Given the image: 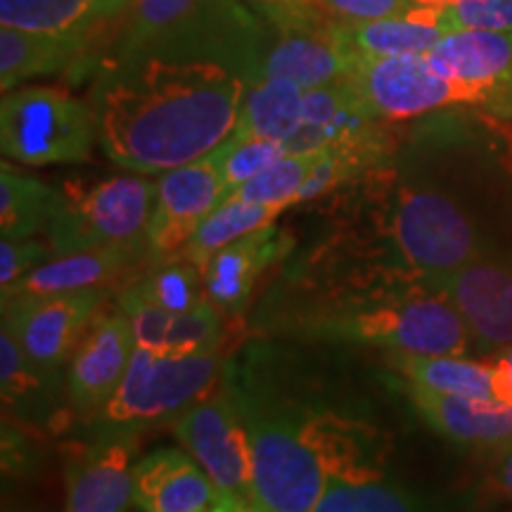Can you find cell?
Wrapping results in <instances>:
<instances>
[{
	"instance_id": "cell-1",
	"label": "cell",
	"mask_w": 512,
	"mask_h": 512,
	"mask_svg": "<svg viewBox=\"0 0 512 512\" xmlns=\"http://www.w3.org/2000/svg\"><path fill=\"white\" fill-rule=\"evenodd\" d=\"M266 41L238 0H204L162 34L119 43L91 91L102 152L140 176L211 155L238 128Z\"/></svg>"
},
{
	"instance_id": "cell-2",
	"label": "cell",
	"mask_w": 512,
	"mask_h": 512,
	"mask_svg": "<svg viewBox=\"0 0 512 512\" xmlns=\"http://www.w3.org/2000/svg\"><path fill=\"white\" fill-rule=\"evenodd\" d=\"M396 268L432 285L512 242V166L475 110L418 119L377 169Z\"/></svg>"
},
{
	"instance_id": "cell-3",
	"label": "cell",
	"mask_w": 512,
	"mask_h": 512,
	"mask_svg": "<svg viewBox=\"0 0 512 512\" xmlns=\"http://www.w3.org/2000/svg\"><path fill=\"white\" fill-rule=\"evenodd\" d=\"M268 325L280 335L384 354L472 356L470 330L453 304L399 268H389L373 285L304 290Z\"/></svg>"
},
{
	"instance_id": "cell-4",
	"label": "cell",
	"mask_w": 512,
	"mask_h": 512,
	"mask_svg": "<svg viewBox=\"0 0 512 512\" xmlns=\"http://www.w3.org/2000/svg\"><path fill=\"white\" fill-rule=\"evenodd\" d=\"M249 432L256 503L275 512H313L332 475L316 420L256 387L228 380Z\"/></svg>"
},
{
	"instance_id": "cell-5",
	"label": "cell",
	"mask_w": 512,
	"mask_h": 512,
	"mask_svg": "<svg viewBox=\"0 0 512 512\" xmlns=\"http://www.w3.org/2000/svg\"><path fill=\"white\" fill-rule=\"evenodd\" d=\"M221 373L219 351L174 358L136 347L117 394L88 427L95 439H138L145 430L176 422L216 392Z\"/></svg>"
},
{
	"instance_id": "cell-6",
	"label": "cell",
	"mask_w": 512,
	"mask_h": 512,
	"mask_svg": "<svg viewBox=\"0 0 512 512\" xmlns=\"http://www.w3.org/2000/svg\"><path fill=\"white\" fill-rule=\"evenodd\" d=\"M349 81L366 110L389 124L448 110H475L486 117L512 119V88L446 79L427 64L425 55L361 60Z\"/></svg>"
},
{
	"instance_id": "cell-7",
	"label": "cell",
	"mask_w": 512,
	"mask_h": 512,
	"mask_svg": "<svg viewBox=\"0 0 512 512\" xmlns=\"http://www.w3.org/2000/svg\"><path fill=\"white\" fill-rule=\"evenodd\" d=\"M155 202L157 183L140 174L91 185L67 183L46 228L50 249L53 254H72L147 242Z\"/></svg>"
},
{
	"instance_id": "cell-8",
	"label": "cell",
	"mask_w": 512,
	"mask_h": 512,
	"mask_svg": "<svg viewBox=\"0 0 512 512\" xmlns=\"http://www.w3.org/2000/svg\"><path fill=\"white\" fill-rule=\"evenodd\" d=\"M98 128L93 107L55 86H19L0 102V147L27 166L81 164L91 157Z\"/></svg>"
},
{
	"instance_id": "cell-9",
	"label": "cell",
	"mask_w": 512,
	"mask_h": 512,
	"mask_svg": "<svg viewBox=\"0 0 512 512\" xmlns=\"http://www.w3.org/2000/svg\"><path fill=\"white\" fill-rule=\"evenodd\" d=\"M261 5L271 29L254 79L280 76L309 91L354 72L358 57L339 38V22L320 12L311 0Z\"/></svg>"
},
{
	"instance_id": "cell-10",
	"label": "cell",
	"mask_w": 512,
	"mask_h": 512,
	"mask_svg": "<svg viewBox=\"0 0 512 512\" xmlns=\"http://www.w3.org/2000/svg\"><path fill=\"white\" fill-rule=\"evenodd\" d=\"M174 432L219 496L256 505L252 444L228 384L188 408L174 422Z\"/></svg>"
},
{
	"instance_id": "cell-11",
	"label": "cell",
	"mask_w": 512,
	"mask_h": 512,
	"mask_svg": "<svg viewBox=\"0 0 512 512\" xmlns=\"http://www.w3.org/2000/svg\"><path fill=\"white\" fill-rule=\"evenodd\" d=\"M465 320L475 356H498L512 347V242L434 280Z\"/></svg>"
},
{
	"instance_id": "cell-12",
	"label": "cell",
	"mask_w": 512,
	"mask_h": 512,
	"mask_svg": "<svg viewBox=\"0 0 512 512\" xmlns=\"http://www.w3.org/2000/svg\"><path fill=\"white\" fill-rule=\"evenodd\" d=\"M102 299L105 290L12 297L3 304V328L38 366L62 370L100 311Z\"/></svg>"
},
{
	"instance_id": "cell-13",
	"label": "cell",
	"mask_w": 512,
	"mask_h": 512,
	"mask_svg": "<svg viewBox=\"0 0 512 512\" xmlns=\"http://www.w3.org/2000/svg\"><path fill=\"white\" fill-rule=\"evenodd\" d=\"M226 200V183L211 155L162 174L157 181L155 214L147 228L150 264L181 259L197 228Z\"/></svg>"
},
{
	"instance_id": "cell-14",
	"label": "cell",
	"mask_w": 512,
	"mask_h": 512,
	"mask_svg": "<svg viewBox=\"0 0 512 512\" xmlns=\"http://www.w3.org/2000/svg\"><path fill=\"white\" fill-rule=\"evenodd\" d=\"M136 351L131 318L117 306L98 311L67 363V408L86 425L117 394Z\"/></svg>"
},
{
	"instance_id": "cell-15",
	"label": "cell",
	"mask_w": 512,
	"mask_h": 512,
	"mask_svg": "<svg viewBox=\"0 0 512 512\" xmlns=\"http://www.w3.org/2000/svg\"><path fill=\"white\" fill-rule=\"evenodd\" d=\"M136 439H93L64 451V512H126L133 503Z\"/></svg>"
},
{
	"instance_id": "cell-16",
	"label": "cell",
	"mask_w": 512,
	"mask_h": 512,
	"mask_svg": "<svg viewBox=\"0 0 512 512\" xmlns=\"http://www.w3.org/2000/svg\"><path fill=\"white\" fill-rule=\"evenodd\" d=\"M472 498L439 494L358 467L332 472L313 512H470Z\"/></svg>"
},
{
	"instance_id": "cell-17",
	"label": "cell",
	"mask_w": 512,
	"mask_h": 512,
	"mask_svg": "<svg viewBox=\"0 0 512 512\" xmlns=\"http://www.w3.org/2000/svg\"><path fill=\"white\" fill-rule=\"evenodd\" d=\"M152 268L147 242L88 249V252L55 254L43 266L24 275L10 292L0 294V302L27 294H60L81 290H107L124 275Z\"/></svg>"
},
{
	"instance_id": "cell-18",
	"label": "cell",
	"mask_w": 512,
	"mask_h": 512,
	"mask_svg": "<svg viewBox=\"0 0 512 512\" xmlns=\"http://www.w3.org/2000/svg\"><path fill=\"white\" fill-rule=\"evenodd\" d=\"M413 411L439 437L460 446L496 448L512 441V406L503 401H479L439 394L420 384L399 380Z\"/></svg>"
},
{
	"instance_id": "cell-19",
	"label": "cell",
	"mask_w": 512,
	"mask_h": 512,
	"mask_svg": "<svg viewBox=\"0 0 512 512\" xmlns=\"http://www.w3.org/2000/svg\"><path fill=\"white\" fill-rule=\"evenodd\" d=\"M219 491L181 448H155L133 467V503L143 512H211Z\"/></svg>"
},
{
	"instance_id": "cell-20",
	"label": "cell",
	"mask_w": 512,
	"mask_h": 512,
	"mask_svg": "<svg viewBox=\"0 0 512 512\" xmlns=\"http://www.w3.org/2000/svg\"><path fill=\"white\" fill-rule=\"evenodd\" d=\"M119 306L131 318L136 347L159 356L216 354L223 344V313L209 302L185 313H171L140 302L126 287L119 294Z\"/></svg>"
},
{
	"instance_id": "cell-21",
	"label": "cell",
	"mask_w": 512,
	"mask_h": 512,
	"mask_svg": "<svg viewBox=\"0 0 512 512\" xmlns=\"http://www.w3.org/2000/svg\"><path fill=\"white\" fill-rule=\"evenodd\" d=\"M287 247L290 240L271 223L219 249L202 266L209 304L223 316H238L252 297L256 278L275 264Z\"/></svg>"
},
{
	"instance_id": "cell-22",
	"label": "cell",
	"mask_w": 512,
	"mask_h": 512,
	"mask_svg": "<svg viewBox=\"0 0 512 512\" xmlns=\"http://www.w3.org/2000/svg\"><path fill=\"white\" fill-rule=\"evenodd\" d=\"M0 394L12 418L38 427H55L67 396V373L48 370L24 354L8 330H0Z\"/></svg>"
},
{
	"instance_id": "cell-23",
	"label": "cell",
	"mask_w": 512,
	"mask_h": 512,
	"mask_svg": "<svg viewBox=\"0 0 512 512\" xmlns=\"http://www.w3.org/2000/svg\"><path fill=\"white\" fill-rule=\"evenodd\" d=\"M337 31L361 62L427 55L451 29L441 10L411 8L401 15L375 19V22L339 24Z\"/></svg>"
},
{
	"instance_id": "cell-24",
	"label": "cell",
	"mask_w": 512,
	"mask_h": 512,
	"mask_svg": "<svg viewBox=\"0 0 512 512\" xmlns=\"http://www.w3.org/2000/svg\"><path fill=\"white\" fill-rule=\"evenodd\" d=\"M136 0H0V27L34 34H105L114 19L131 12Z\"/></svg>"
},
{
	"instance_id": "cell-25",
	"label": "cell",
	"mask_w": 512,
	"mask_h": 512,
	"mask_svg": "<svg viewBox=\"0 0 512 512\" xmlns=\"http://www.w3.org/2000/svg\"><path fill=\"white\" fill-rule=\"evenodd\" d=\"M425 60L446 79L512 88V31H448Z\"/></svg>"
},
{
	"instance_id": "cell-26",
	"label": "cell",
	"mask_w": 512,
	"mask_h": 512,
	"mask_svg": "<svg viewBox=\"0 0 512 512\" xmlns=\"http://www.w3.org/2000/svg\"><path fill=\"white\" fill-rule=\"evenodd\" d=\"M95 38L34 34L0 27V88H19L36 76L67 72L91 53Z\"/></svg>"
},
{
	"instance_id": "cell-27",
	"label": "cell",
	"mask_w": 512,
	"mask_h": 512,
	"mask_svg": "<svg viewBox=\"0 0 512 512\" xmlns=\"http://www.w3.org/2000/svg\"><path fill=\"white\" fill-rule=\"evenodd\" d=\"M387 366L399 380L420 384L439 394L496 401L494 366L470 356H422L387 351Z\"/></svg>"
},
{
	"instance_id": "cell-28",
	"label": "cell",
	"mask_w": 512,
	"mask_h": 512,
	"mask_svg": "<svg viewBox=\"0 0 512 512\" xmlns=\"http://www.w3.org/2000/svg\"><path fill=\"white\" fill-rule=\"evenodd\" d=\"M304 121V88L280 76L249 81L235 133L290 143Z\"/></svg>"
},
{
	"instance_id": "cell-29",
	"label": "cell",
	"mask_w": 512,
	"mask_h": 512,
	"mask_svg": "<svg viewBox=\"0 0 512 512\" xmlns=\"http://www.w3.org/2000/svg\"><path fill=\"white\" fill-rule=\"evenodd\" d=\"M60 190L22 174L10 162L0 164V233L3 238H34L53 219Z\"/></svg>"
},
{
	"instance_id": "cell-30",
	"label": "cell",
	"mask_w": 512,
	"mask_h": 512,
	"mask_svg": "<svg viewBox=\"0 0 512 512\" xmlns=\"http://www.w3.org/2000/svg\"><path fill=\"white\" fill-rule=\"evenodd\" d=\"M280 211L283 209L273 207V204H259L240 200V197H228L197 228V233L192 235L188 247L183 249L181 259H188L202 268L211 256L219 252V249L228 247L230 242L245 238V235L254 233V230L271 226Z\"/></svg>"
},
{
	"instance_id": "cell-31",
	"label": "cell",
	"mask_w": 512,
	"mask_h": 512,
	"mask_svg": "<svg viewBox=\"0 0 512 512\" xmlns=\"http://www.w3.org/2000/svg\"><path fill=\"white\" fill-rule=\"evenodd\" d=\"M126 290L136 294L140 302L171 313L192 311L209 302L202 268L188 259H174L147 268Z\"/></svg>"
},
{
	"instance_id": "cell-32",
	"label": "cell",
	"mask_w": 512,
	"mask_h": 512,
	"mask_svg": "<svg viewBox=\"0 0 512 512\" xmlns=\"http://www.w3.org/2000/svg\"><path fill=\"white\" fill-rule=\"evenodd\" d=\"M323 150L318 152H287L278 162L261 171L259 176L242 185L233 197L247 202L273 204L278 209H287L292 204H299L304 185L316 171Z\"/></svg>"
},
{
	"instance_id": "cell-33",
	"label": "cell",
	"mask_w": 512,
	"mask_h": 512,
	"mask_svg": "<svg viewBox=\"0 0 512 512\" xmlns=\"http://www.w3.org/2000/svg\"><path fill=\"white\" fill-rule=\"evenodd\" d=\"M283 155H287L285 143L256 136H238V133H233L226 143L211 152L223 183H226L228 197H233L242 185L266 171Z\"/></svg>"
},
{
	"instance_id": "cell-34",
	"label": "cell",
	"mask_w": 512,
	"mask_h": 512,
	"mask_svg": "<svg viewBox=\"0 0 512 512\" xmlns=\"http://www.w3.org/2000/svg\"><path fill=\"white\" fill-rule=\"evenodd\" d=\"M204 0H136L121 43H140L192 15Z\"/></svg>"
},
{
	"instance_id": "cell-35",
	"label": "cell",
	"mask_w": 512,
	"mask_h": 512,
	"mask_svg": "<svg viewBox=\"0 0 512 512\" xmlns=\"http://www.w3.org/2000/svg\"><path fill=\"white\" fill-rule=\"evenodd\" d=\"M441 15L451 31H512V0H453Z\"/></svg>"
},
{
	"instance_id": "cell-36",
	"label": "cell",
	"mask_w": 512,
	"mask_h": 512,
	"mask_svg": "<svg viewBox=\"0 0 512 512\" xmlns=\"http://www.w3.org/2000/svg\"><path fill=\"white\" fill-rule=\"evenodd\" d=\"M50 256H55L53 249L34 238H3L0 242V294L10 292L24 275L46 264Z\"/></svg>"
},
{
	"instance_id": "cell-37",
	"label": "cell",
	"mask_w": 512,
	"mask_h": 512,
	"mask_svg": "<svg viewBox=\"0 0 512 512\" xmlns=\"http://www.w3.org/2000/svg\"><path fill=\"white\" fill-rule=\"evenodd\" d=\"M320 12L339 24H363L411 10V0H311Z\"/></svg>"
},
{
	"instance_id": "cell-38",
	"label": "cell",
	"mask_w": 512,
	"mask_h": 512,
	"mask_svg": "<svg viewBox=\"0 0 512 512\" xmlns=\"http://www.w3.org/2000/svg\"><path fill=\"white\" fill-rule=\"evenodd\" d=\"M491 451V479L498 489L512 501V441L503 446L489 448Z\"/></svg>"
},
{
	"instance_id": "cell-39",
	"label": "cell",
	"mask_w": 512,
	"mask_h": 512,
	"mask_svg": "<svg viewBox=\"0 0 512 512\" xmlns=\"http://www.w3.org/2000/svg\"><path fill=\"white\" fill-rule=\"evenodd\" d=\"M494 392L496 401L512 406V347L494 356Z\"/></svg>"
},
{
	"instance_id": "cell-40",
	"label": "cell",
	"mask_w": 512,
	"mask_h": 512,
	"mask_svg": "<svg viewBox=\"0 0 512 512\" xmlns=\"http://www.w3.org/2000/svg\"><path fill=\"white\" fill-rule=\"evenodd\" d=\"M211 512H256V505L233 501V498H219V503L211 508Z\"/></svg>"
},
{
	"instance_id": "cell-41",
	"label": "cell",
	"mask_w": 512,
	"mask_h": 512,
	"mask_svg": "<svg viewBox=\"0 0 512 512\" xmlns=\"http://www.w3.org/2000/svg\"><path fill=\"white\" fill-rule=\"evenodd\" d=\"M453 0H411L413 8H432V10H444L446 5H451Z\"/></svg>"
},
{
	"instance_id": "cell-42",
	"label": "cell",
	"mask_w": 512,
	"mask_h": 512,
	"mask_svg": "<svg viewBox=\"0 0 512 512\" xmlns=\"http://www.w3.org/2000/svg\"><path fill=\"white\" fill-rule=\"evenodd\" d=\"M508 159H510V166H512V131H510V136H508Z\"/></svg>"
},
{
	"instance_id": "cell-43",
	"label": "cell",
	"mask_w": 512,
	"mask_h": 512,
	"mask_svg": "<svg viewBox=\"0 0 512 512\" xmlns=\"http://www.w3.org/2000/svg\"><path fill=\"white\" fill-rule=\"evenodd\" d=\"M259 3H292V0H259Z\"/></svg>"
},
{
	"instance_id": "cell-44",
	"label": "cell",
	"mask_w": 512,
	"mask_h": 512,
	"mask_svg": "<svg viewBox=\"0 0 512 512\" xmlns=\"http://www.w3.org/2000/svg\"><path fill=\"white\" fill-rule=\"evenodd\" d=\"M256 512H275V510H271V508H264V505L256 503Z\"/></svg>"
}]
</instances>
